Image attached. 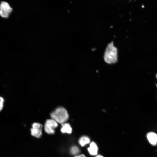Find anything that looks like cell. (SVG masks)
<instances>
[{"label": "cell", "instance_id": "cell-1", "mask_svg": "<svg viewBox=\"0 0 157 157\" xmlns=\"http://www.w3.org/2000/svg\"><path fill=\"white\" fill-rule=\"evenodd\" d=\"M50 115L52 119L60 123H64L69 118L67 111L62 107L57 108L51 113Z\"/></svg>", "mask_w": 157, "mask_h": 157}, {"label": "cell", "instance_id": "cell-2", "mask_svg": "<svg viewBox=\"0 0 157 157\" xmlns=\"http://www.w3.org/2000/svg\"><path fill=\"white\" fill-rule=\"evenodd\" d=\"M13 9L7 2L2 1L0 3V16L4 18H8Z\"/></svg>", "mask_w": 157, "mask_h": 157}, {"label": "cell", "instance_id": "cell-3", "mask_svg": "<svg viewBox=\"0 0 157 157\" xmlns=\"http://www.w3.org/2000/svg\"><path fill=\"white\" fill-rule=\"evenodd\" d=\"M111 47H109V49H107L105 54L104 59L108 63H112L116 62L117 60V55L116 49Z\"/></svg>", "mask_w": 157, "mask_h": 157}, {"label": "cell", "instance_id": "cell-4", "mask_svg": "<svg viewBox=\"0 0 157 157\" xmlns=\"http://www.w3.org/2000/svg\"><path fill=\"white\" fill-rule=\"evenodd\" d=\"M57 126V122L53 119L47 120L44 126L45 131L49 134H53L55 132L54 129Z\"/></svg>", "mask_w": 157, "mask_h": 157}, {"label": "cell", "instance_id": "cell-5", "mask_svg": "<svg viewBox=\"0 0 157 157\" xmlns=\"http://www.w3.org/2000/svg\"><path fill=\"white\" fill-rule=\"evenodd\" d=\"M42 125L39 123H34L31 129V135L36 138L40 137L42 135Z\"/></svg>", "mask_w": 157, "mask_h": 157}, {"label": "cell", "instance_id": "cell-6", "mask_svg": "<svg viewBox=\"0 0 157 157\" xmlns=\"http://www.w3.org/2000/svg\"><path fill=\"white\" fill-rule=\"evenodd\" d=\"M149 142L152 145H155L157 143V135L153 132L148 133L147 135Z\"/></svg>", "mask_w": 157, "mask_h": 157}, {"label": "cell", "instance_id": "cell-7", "mask_svg": "<svg viewBox=\"0 0 157 157\" xmlns=\"http://www.w3.org/2000/svg\"><path fill=\"white\" fill-rule=\"evenodd\" d=\"M87 149L89 154L92 155H96L97 154L98 148L96 143L94 142H91L90 147Z\"/></svg>", "mask_w": 157, "mask_h": 157}, {"label": "cell", "instance_id": "cell-8", "mask_svg": "<svg viewBox=\"0 0 157 157\" xmlns=\"http://www.w3.org/2000/svg\"><path fill=\"white\" fill-rule=\"evenodd\" d=\"M72 128L69 123H64L62 124L61 130L63 133L70 134L72 132Z\"/></svg>", "mask_w": 157, "mask_h": 157}, {"label": "cell", "instance_id": "cell-9", "mask_svg": "<svg viewBox=\"0 0 157 157\" xmlns=\"http://www.w3.org/2000/svg\"><path fill=\"white\" fill-rule=\"evenodd\" d=\"M79 142L81 145L83 146L90 142V139L87 136H83L80 138Z\"/></svg>", "mask_w": 157, "mask_h": 157}, {"label": "cell", "instance_id": "cell-10", "mask_svg": "<svg viewBox=\"0 0 157 157\" xmlns=\"http://www.w3.org/2000/svg\"><path fill=\"white\" fill-rule=\"evenodd\" d=\"M71 153L73 155H76L79 153L80 150L79 148L76 146L72 147L70 150Z\"/></svg>", "mask_w": 157, "mask_h": 157}, {"label": "cell", "instance_id": "cell-11", "mask_svg": "<svg viewBox=\"0 0 157 157\" xmlns=\"http://www.w3.org/2000/svg\"><path fill=\"white\" fill-rule=\"evenodd\" d=\"M5 99L2 96H0V112L1 111L4 107Z\"/></svg>", "mask_w": 157, "mask_h": 157}, {"label": "cell", "instance_id": "cell-12", "mask_svg": "<svg viewBox=\"0 0 157 157\" xmlns=\"http://www.w3.org/2000/svg\"><path fill=\"white\" fill-rule=\"evenodd\" d=\"M74 157H86L83 154H81L76 156Z\"/></svg>", "mask_w": 157, "mask_h": 157}, {"label": "cell", "instance_id": "cell-13", "mask_svg": "<svg viewBox=\"0 0 157 157\" xmlns=\"http://www.w3.org/2000/svg\"><path fill=\"white\" fill-rule=\"evenodd\" d=\"M96 157H104L101 155H97V156H96Z\"/></svg>", "mask_w": 157, "mask_h": 157}, {"label": "cell", "instance_id": "cell-14", "mask_svg": "<svg viewBox=\"0 0 157 157\" xmlns=\"http://www.w3.org/2000/svg\"><path fill=\"white\" fill-rule=\"evenodd\" d=\"M156 78L157 79V73L155 75Z\"/></svg>", "mask_w": 157, "mask_h": 157}]
</instances>
